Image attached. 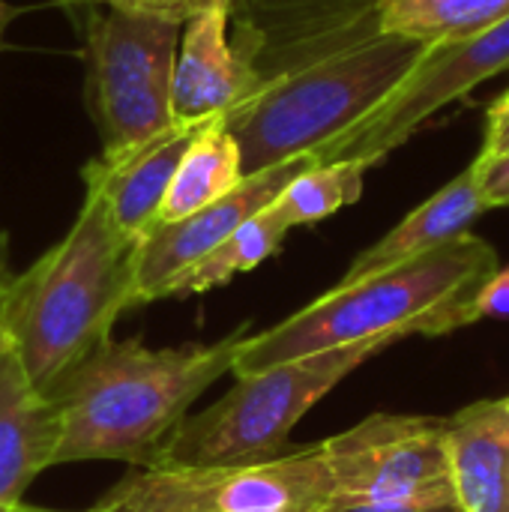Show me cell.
Returning a JSON list of instances; mask_svg holds the SVG:
<instances>
[{"label":"cell","mask_w":509,"mask_h":512,"mask_svg":"<svg viewBox=\"0 0 509 512\" xmlns=\"http://www.w3.org/2000/svg\"><path fill=\"white\" fill-rule=\"evenodd\" d=\"M318 512H462L456 495L450 498H399V501H363L333 498Z\"/></svg>","instance_id":"20"},{"label":"cell","mask_w":509,"mask_h":512,"mask_svg":"<svg viewBox=\"0 0 509 512\" xmlns=\"http://www.w3.org/2000/svg\"><path fill=\"white\" fill-rule=\"evenodd\" d=\"M483 213H486V204L480 195L477 168L471 162L459 177H453L429 201H423L417 210H411L393 231H387L378 243L363 249L351 261L348 273L339 282L342 285L357 282L363 276H372V273H381V270L396 267L402 261H411L417 255H426V252L468 234L471 225Z\"/></svg>","instance_id":"15"},{"label":"cell","mask_w":509,"mask_h":512,"mask_svg":"<svg viewBox=\"0 0 509 512\" xmlns=\"http://www.w3.org/2000/svg\"><path fill=\"white\" fill-rule=\"evenodd\" d=\"M102 3L123 9V12H132V15H147V18H159V21L183 27L210 0H102Z\"/></svg>","instance_id":"22"},{"label":"cell","mask_w":509,"mask_h":512,"mask_svg":"<svg viewBox=\"0 0 509 512\" xmlns=\"http://www.w3.org/2000/svg\"><path fill=\"white\" fill-rule=\"evenodd\" d=\"M15 512H57V510H42V507H27V504H21Z\"/></svg>","instance_id":"27"},{"label":"cell","mask_w":509,"mask_h":512,"mask_svg":"<svg viewBox=\"0 0 509 512\" xmlns=\"http://www.w3.org/2000/svg\"><path fill=\"white\" fill-rule=\"evenodd\" d=\"M90 21V108L102 156H123L156 138L171 120V84L180 24L99 3Z\"/></svg>","instance_id":"7"},{"label":"cell","mask_w":509,"mask_h":512,"mask_svg":"<svg viewBox=\"0 0 509 512\" xmlns=\"http://www.w3.org/2000/svg\"><path fill=\"white\" fill-rule=\"evenodd\" d=\"M291 228L282 222V216L273 210V204L252 219H246L234 234H228L213 252H207L198 264H192L186 273H180L162 294L165 297H189L204 294L219 285H228L234 276L255 270L267 258H273L282 249V240Z\"/></svg>","instance_id":"17"},{"label":"cell","mask_w":509,"mask_h":512,"mask_svg":"<svg viewBox=\"0 0 509 512\" xmlns=\"http://www.w3.org/2000/svg\"><path fill=\"white\" fill-rule=\"evenodd\" d=\"M509 72V18L498 27L459 42H435L396 93L348 138L333 144L324 162H384L444 105L462 99L477 84Z\"/></svg>","instance_id":"9"},{"label":"cell","mask_w":509,"mask_h":512,"mask_svg":"<svg viewBox=\"0 0 509 512\" xmlns=\"http://www.w3.org/2000/svg\"><path fill=\"white\" fill-rule=\"evenodd\" d=\"M243 321L210 345L147 348L138 339L102 342L69 366L45 396L60 417L54 465L123 462L150 468L189 408L234 369Z\"/></svg>","instance_id":"1"},{"label":"cell","mask_w":509,"mask_h":512,"mask_svg":"<svg viewBox=\"0 0 509 512\" xmlns=\"http://www.w3.org/2000/svg\"><path fill=\"white\" fill-rule=\"evenodd\" d=\"M509 18V0H384L381 30L420 42H459Z\"/></svg>","instance_id":"18"},{"label":"cell","mask_w":509,"mask_h":512,"mask_svg":"<svg viewBox=\"0 0 509 512\" xmlns=\"http://www.w3.org/2000/svg\"><path fill=\"white\" fill-rule=\"evenodd\" d=\"M99 3H102V0H99Z\"/></svg>","instance_id":"29"},{"label":"cell","mask_w":509,"mask_h":512,"mask_svg":"<svg viewBox=\"0 0 509 512\" xmlns=\"http://www.w3.org/2000/svg\"><path fill=\"white\" fill-rule=\"evenodd\" d=\"M477 168V183H480V195L486 210L492 207H507L509 204V150L498 156H477L474 159Z\"/></svg>","instance_id":"21"},{"label":"cell","mask_w":509,"mask_h":512,"mask_svg":"<svg viewBox=\"0 0 509 512\" xmlns=\"http://www.w3.org/2000/svg\"><path fill=\"white\" fill-rule=\"evenodd\" d=\"M366 171H369L366 162L312 165L282 189V195L273 201V210L282 216V222L288 228L315 225V222L339 213L342 207L360 201Z\"/></svg>","instance_id":"19"},{"label":"cell","mask_w":509,"mask_h":512,"mask_svg":"<svg viewBox=\"0 0 509 512\" xmlns=\"http://www.w3.org/2000/svg\"><path fill=\"white\" fill-rule=\"evenodd\" d=\"M480 318H509V267H498L471 300V324Z\"/></svg>","instance_id":"23"},{"label":"cell","mask_w":509,"mask_h":512,"mask_svg":"<svg viewBox=\"0 0 509 512\" xmlns=\"http://www.w3.org/2000/svg\"><path fill=\"white\" fill-rule=\"evenodd\" d=\"M312 165H321L318 156H297L276 168L249 174L228 195L201 207L198 213L150 228L141 237L135 258V306L162 300L165 288L180 273L213 252L246 219L267 210L282 195V189Z\"/></svg>","instance_id":"10"},{"label":"cell","mask_w":509,"mask_h":512,"mask_svg":"<svg viewBox=\"0 0 509 512\" xmlns=\"http://www.w3.org/2000/svg\"><path fill=\"white\" fill-rule=\"evenodd\" d=\"M198 129L201 126L174 123L123 156H96L84 165V189L102 198L111 222L123 234L141 240L150 228H156L171 177Z\"/></svg>","instance_id":"12"},{"label":"cell","mask_w":509,"mask_h":512,"mask_svg":"<svg viewBox=\"0 0 509 512\" xmlns=\"http://www.w3.org/2000/svg\"><path fill=\"white\" fill-rule=\"evenodd\" d=\"M333 495L321 441L258 465L135 468L87 512H318Z\"/></svg>","instance_id":"6"},{"label":"cell","mask_w":509,"mask_h":512,"mask_svg":"<svg viewBox=\"0 0 509 512\" xmlns=\"http://www.w3.org/2000/svg\"><path fill=\"white\" fill-rule=\"evenodd\" d=\"M432 45L378 33L324 63L261 87L222 126L240 147L243 177L297 156H318L366 123Z\"/></svg>","instance_id":"4"},{"label":"cell","mask_w":509,"mask_h":512,"mask_svg":"<svg viewBox=\"0 0 509 512\" xmlns=\"http://www.w3.org/2000/svg\"><path fill=\"white\" fill-rule=\"evenodd\" d=\"M498 270V252L471 231L396 267L339 282L291 318L249 333L234 357V375L309 354L408 336H444L471 324V300Z\"/></svg>","instance_id":"2"},{"label":"cell","mask_w":509,"mask_h":512,"mask_svg":"<svg viewBox=\"0 0 509 512\" xmlns=\"http://www.w3.org/2000/svg\"><path fill=\"white\" fill-rule=\"evenodd\" d=\"M450 477L462 512H509V414L501 399L444 420Z\"/></svg>","instance_id":"14"},{"label":"cell","mask_w":509,"mask_h":512,"mask_svg":"<svg viewBox=\"0 0 509 512\" xmlns=\"http://www.w3.org/2000/svg\"><path fill=\"white\" fill-rule=\"evenodd\" d=\"M509 150V90L489 105L486 114V138H483V150L480 156H498Z\"/></svg>","instance_id":"24"},{"label":"cell","mask_w":509,"mask_h":512,"mask_svg":"<svg viewBox=\"0 0 509 512\" xmlns=\"http://www.w3.org/2000/svg\"><path fill=\"white\" fill-rule=\"evenodd\" d=\"M231 3L210 0L180 30L171 84V120L177 126L222 120L249 96V75L231 42Z\"/></svg>","instance_id":"11"},{"label":"cell","mask_w":509,"mask_h":512,"mask_svg":"<svg viewBox=\"0 0 509 512\" xmlns=\"http://www.w3.org/2000/svg\"><path fill=\"white\" fill-rule=\"evenodd\" d=\"M138 243L111 222L102 198L84 189L66 237L12 276L0 303V336L39 393L108 342L114 321L135 306Z\"/></svg>","instance_id":"3"},{"label":"cell","mask_w":509,"mask_h":512,"mask_svg":"<svg viewBox=\"0 0 509 512\" xmlns=\"http://www.w3.org/2000/svg\"><path fill=\"white\" fill-rule=\"evenodd\" d=\"M240 180H243V165H240L237 141L222 126V120L204 123L195 132L192 144L186 147L171 177L156 225L177 222L198 213L201 207L228 195Z\"/></svg>","instance_id":"16"},{"label":"cell","mask_w":509,"mask_h":512,"mask_svg":"<svg viewBox=\"0 0 509 512\" xmlns=\"http://www.w3.org/2000/svg\"><path fill=\"white\" fill-rule=\"evenodd\" d=\"M12 15H18V9H12V6H6L3 0H0V45H3V33H6V27H9V18Z\"/></svg>","instance_id":"26"},{"label":"cell","mask_w":509,"mask_h":512,"mask_svg":"<svg viewBox=\"0 0 509 512\" xmlns=\"http://www.w3.org/2000/svg\"><path fill=\"white\" fill-rule=\"evenodd\" d=\"M333 498L399 501L450 498V450L444 420L375 414L324 441Z\"/></svg>","instance_id":"8"},{"label":"cell","mask_w":509,"mask_h":512,"mask_svg":"<svg viewBox=\"0 0 509 512\" xmlns=\"http://www.w3.org/2000/svg\"><path fill=\"white\" fill-rule=\"evenodd\" d=\"M12 264H9V234L0 228V303H3V294L12 282Z\"/></svg>","instance_id":"25"},{"label":"cell","mask_w":509,"mask_h":512,"mask_svg":"<svg viewBox=\"0 0 509 512\" xmlns=\"http://www.w3.org/2000/svg\"><path fill=\"white\" fill-rule=\"evenodd\" d=\"M390 345L396 342L372 339L237 375L219 402L189 414L165 438L150 468L258 465L288 453L291 429L339 381Z\"/></svg>","instance_id":"5"},{"label":"cell","mask_w":509,"mask_h":512,"mask_svg":"<svg viewBox=\"0 0 509 512\" xmlns=\"http://www.w3.org/2000/svg\"><path fill=\"white\" fill-rule=\"evenodd\" d=\"M501 402H504V408H507V414H509V396L507 399H501Z\"/></svg>","instance_id":"28"},{"label":"cell","mask_w":509,"mask_h":512,"mask_svg":"<svg viewBox=\"0 0 509 512\" xmlns=\"http://www.w3.org/2000/svg\"><path fill=\"white\" fill-rule=\"evenodd\" d=\"M60 417L21 369L15 351L0 336V512L24 504L30 483L54 468Z\"/></svg>","instance_id":"13"}]
</instances>
